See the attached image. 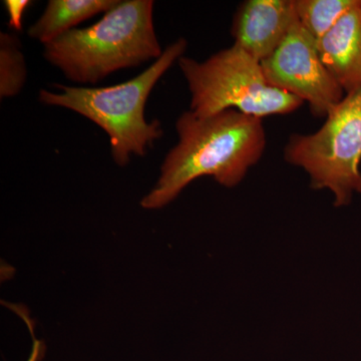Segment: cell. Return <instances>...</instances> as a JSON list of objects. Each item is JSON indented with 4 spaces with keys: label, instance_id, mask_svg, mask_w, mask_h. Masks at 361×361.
I'll list each match as a JSON object with an SVG mask.
<instances>
[{
    "label": "cell",
    "instance_id": "1",
    "mask_svg": "<svg viewBox=\"0 0 361 361\" xmlns=\"http://www.w3.org/2000/svg\"><path fill=\"white\" fill-rule=\"evenodd\" d=\"M177 145L161 167L156 186L142 208L167 206L198 178L209 176L226 188L238 186L264 155L267 139L262 118L227 110L210 116L184 111L176 122Z\"/></svg>",
    "mask_w": 361,
    "mask_h": 361
},
{
    "label": "cell",
    "instance_id": "2",
    "mask_svg": "<svg viewBox=\"0 0 361 361\" xmlns=\"http://www.w3.org/2000/svg\"><path fill=\"white\" fill-rule=\"evenodd\" d=\"M154 6L153 0H118L94 25L73 28L45 44V61L80 85H97L116 71L155 61L164 51Z\"/></svg>",
    "mask_w": 361,
    "mask_h": 361
},
{
    "label": "cell",
    "instance_id": "3",
    "mask_svg": "<svg viewBox=\"0 0 361 361\" xmlns=\"http://www.w3.org/2000/svg\"><path fill=\"white\" fill-rule=\"evenodd\" d=\"M188 47L180 37L137 77L109 87H73L54 84V90H40L39 99L47 106L68 109L85 116L108 135L111 157L125 167L130 157L146 156L147 149L164 135L158 120L148 122L145 108L152 90L171 66L178 63Z\"/></svg>",
    "mask_w": 361,
    "mask_h": 361
},
{
    "label": "cell",
    "instance_id": "4",
    "mask_svg": "<svg viewBox=\"0 0 361 361\" xmlns=\"http://www.w3.org/2000/svg\"><path fill=\"white\" fill-rule=\"evenodd\" d=\"M191 94L190 111L210 116L238 111L259 118L289 115L303 106L298 97L269 85L257 59L233 44L205 61H178Z\"/></svg>",
    "mask_w": 361,
    "mask_h": 361
},
{
    "label": "cell",
    "instance_id": "5",
    "mask_svg": "<svg viewBox=\"0 0 361 361\" xmlns=\"http://www.w3.org/2000/svg\"><path fill=\"white\" fill-rule=\"evenodd\" d=\"M285 161L302 169L314 190H329L336 207L361 193V90L346 94L310 134L294 133L283 149Z\"/></svg>",
    "mask_w": 361,
    "mask_h": 361
},
{
    "label": "cell",
    "instance_id": "6",
    "mask_svg": "<svg viewBox=\"0 0 361 361\" xmlns=\"http://www.w3.org/2000/svg\"><path fill=\"white\" fill-rule=\"evenodd\" d=\"M261 66L269 85L307 104L315 118H326L346 96L323 63L317 42L299 23Z\"/></svg>",
    "mask_w": 361,
    "mask_h": 361
},
{
    "label": "cell",
    "instance_id": "7",
    "mask_svg": "<svg viewBox=\"0 0 361 361\" xmlns=\"http://www.w3.org/2000/svg\"><path fill=\"white\" fill-rule=\"evenodd\" d=\"M298 23L293 0H246L233 16L234 44L262 63Z\"/></svg>",
    "mask_w": 361,
    "mask_h": 361
},
{
    "label": "cell",
    "instance_id": "8",
    "mask_svg": "<svg viewBox=\"0 0 361 361\" xmlns=\"http://www.w3.org/2000/svg\"><path fill=\"white\" fill-rule=\"evenodd\" d=\"M317 49L346 94L361 90V0L317 40Z\"/></svg>",
    "mask_w": 361,
    "mask_h": 361
},
{
    "label": "cell",
    "instance_id": "9",
    "mask_svg": "<svg viewBox=\"0 0 361 361\" xmlns=\"http://www.w3.org/2000/svg\"><path fill=\"white\" fill-rule=\"evenodd\" d=\"M118 0H49L42 16L27 30L30 39L45 45L82 21L106 13Z\"/></svg>",
    "mask_w": 361,
    "mask_h": 361
},
{
    "label": "cell",
    "instance_id": "10",
    "mask_svg": "<svg viewBox=\"0 0 361 361\" xmlns=\"http://www.w3.org/2000/svg\"><path fill=\"white\" fill-rule=\"evenodd\" d=\"M357 0H293L297 20L316 42L338 23Z\"/></svg>",
    "mask_w": 361,
    "mask_h": 361
},
{
    "label": "cell",
    "instance_id": "11",
    "mask_svg": "<svg viewBox=\"0 0 361 361\" xmlns=\"http://www.w3.org/2000/svg\"><path fill=\"white\" fill-rule=\"evenodd\" d=\"M26 66L20 51V40L16 35H0V97L18 96L25 87Z\"/></svg>",
    "mask_w": 361,
    "mask_h": 361
},
{
    "label": "cell",
    "instance_id": "12",
    "mask_svg": "<svg viewBox=\"0 0 361 361\" xmlns=\"http://www.w3.org/2000/svg\"><path fill=\"white\" fill-rule=\"evenodd\" d=\"M30 0H6L4 7L8 16V25L11 30L20 32L23 30V16L26 9L32 6Z\"/></svg>",
    "mask_w": 361,
    "mask_h": 361
},
{
    "label": "cell",
    "instance_id": "13",
    "mask_svg": "<svg viewBox=\"0 0 361 361\" xmlns=\"http://www.w3.org/2000/svg\"><path fill=\"white\" fill-rule=\"evenodd\" d=\"M30 332H32V336L33 337L32 349V353H30V357H28V360L26 361H40V360L42 358V356H44V343L39 341V339L35 338V336H33V331L32 329H30Z\"/></svg>",
    "mask_w": 361,
    "mask_h": 361
}]
</instances>
